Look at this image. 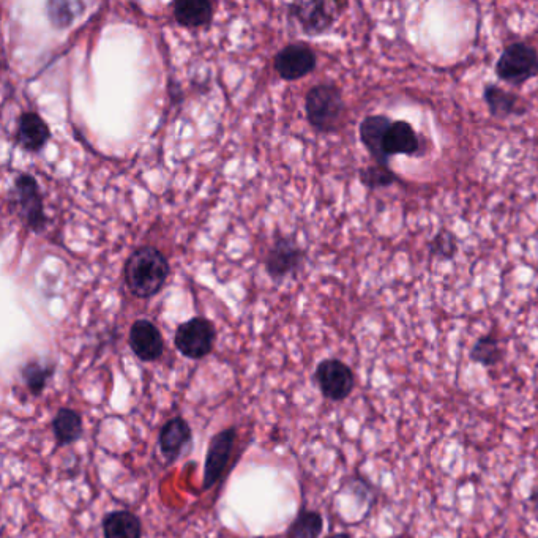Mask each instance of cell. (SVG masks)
Instances as JSON below:
<instances>
[{
    "label": "cell",
    "mask_w": 538,
    "mask_h": 538,
    "mask_svg": "<svg viewBox=\"0 0 538 538\" xmlns=\"http://www.w3.org/2000/svg\"><path fill=\"white\" fill-rule=\"evenodd\" d=\"M324 531V518L316 510H302L288 529V538H319Z\"/></svg>",
    "instance_id": "obj_21"
},
{
    "label": "cell",
    "mask_w": 538,
    "mask_h": 538,
    "mask_svg": "<svg viewBox=\"0 0 538 538\" xmlns=\"http://www.w3.org/2000/svg\"><path fill=\"white\" fill-rule=\"evenodd\" d=\"M15 204L19 217L23 218L24 226L32 232H42L46 228L45 204L42 191L35 177L27 172L19 174L15 180Z\"/></svg>",
    "instance_id": "obj_5"
},
{
    "label": "cell",
    "mask_w": 538,
    "mask_h": 538,
    "mask_svg": "<svg viewBox=\"0 0 538 538\" xmlns=\"http://www.w3.org/2000/svg\"><path fill=\"white\" fill-rule=\"evenodd\" d=\"M56 367L51 363L29 362L21 370L24 385L34 397H40L45 392L49 379L53 378Z\"/></svg>",
    "instance_id": "obj_20"
},
{
    "label": "cell",
    "mask_w": 538,
    "mask_h": 538,
    "mask_svg": "<svg viewBox=\"0 0 538 538\" xmlns=\"http://www.w3.org/2000/svg\"><path fill=\"white\" fill-rule=\"evenodd\" d=\"M497 78L510 86H524L538 75V51L527 43L516 42L502 51L496 64Z\"/></svg>",
    "instance_id": "obj_3"
},
{
    "label": "cell",
    "mask_w": 538,
    "mask_h": 538,
    "mask_svg": "<svg viewBox=\"0 0 538 538\" xmlns=\"http://www.w3.org/2000/svg\"><path fill=\"white\" fill-rule=\"evenodd\" d=\"M84 4L79 2H51L48 4L49 21L59 29L70 26L79 15V10H83Z\"/></svg>",
    "instance_id": "obj_24"
},
{
    "label": "cell",
    "mask_w": 538,
    "mask_h": 538,
    "mask_svg": "<svg viewBox=\"0 0 538 538\" xmlns=\"http://www.w3.org/2000/svg\"><path fill=\"white\" fill-rule=\"evenodd\" d=\"M346 4L314 0V2H294L289 5V13L308 35L324 34L335 24L340 16L341 8Z\"/></svg>",
    "instance_id": "obj_6"
},
{
    "label": "cell",
    "mask_w": 538,
    "mask_h": 538,
    "mask_svg": "<svg viewBox=\"0 0 538 538\" xmlns=\"http://www.w3.org/2000/svg\"><path fill=\"white\" fill-rule=\"evenodd\" d=\"M392 122L390 117L378 114V116L365 117L360 124V141L376 163H381V165H389V157L384 152V139Z\"/></svg>",
    "instance_id": "obj_13"
},
{
    "label": "cell",
    "mask_w": 538,
    "mask_h": 538,
    "mask_svg": "<svg viewBox=\"0 0 538 538\" xmlns=\"http://www.w3.org/2000/svg\"><path fill=\"white\" fill-rule=\"evenodd\" d=\"M305 113L314 130L335 133L343 125L346 103L335 84H318L308 90L305 97Z\"/></svg>",
    "instance_id": "obj_2"
},
{
    "label": "cell",
    "mask_w": 538,
    "mask_h": 538,
    "mask_svg": "<svg viewBox=\"0 0 538 538\" xmlns=\"http://www.w3.org/2000/svg\"><path fill=\"white\" fill-rule=\"evenodd\" d=\"M172 8L174 18L182 27L201 29L212 23L213 5L207 0H179Z\"/></svg>",
    "instance_id": "obj_17"
},
{
    "label": "cell",
    "mask_w": 538,
    "mask_h": 538,
    "mask_svg": "<svg viewBox=\"0 0 538 538\" xmlns=\"http://www.w3.org/2000/svg\"><path fill=\"white\" fill-rule=\"evenodd\" d=\"M168 259L155 247H141L128 258L125 264V284L138 299L157 296L168 281Z\"/></svg>",
    "instance_id": "obj_1"
},
{
    "label": "cell",
    "mask_w": 538,
    "mask_h": 538,
    "mask_svg": "<svg viewBox=\"0 0 538 538\" xmlns=\"http://www.w3.org/2000/svg\"><path fill=\"white\" fill-rule=\"evenodd\" d=\"M471 360L480 363L483 367H494L502 360L501 343L493 335L479 338L471 351Z\"/></svg>",
    "instance_id": "obj_23"
},
{
    "label": "cell",
    "mask_w": 538,
    "mask_h": 538,
    "mask_svg": "<svg viewBox=\"0 0 538 538\" xmlns=\"http://www.w3.org/2000/svg\"><path fill=\"white\" fill-rule=\"evenodd\" d=\"M326 538H352L351 535L346 534V532H338V534L329 535Z\"/></svg>",
    "instance_id": "obj_26"
},
{
    "label": "cell",
    "mask_w": 538,
    "mask_h": 538,
    "mask_svg": "<svg viewBox=\"0 0 538 538\" xmlns=\"http://www.w3.org/2000/svg\"><path fill=\"white\" fill-rule=\"evenodd\" d=\"M128 343H130L131 351L135 352L141 362H155L165 352L163 335L149 319H138L131 326Z\"/></svg>",
    "instance_id": "obj_10"
},
{
    "label": "cell",
    "mask_w": 538,
    "mask_h": 538,
    "mask_svg": "<svg viewBox=\"0 0 538 538\" xmlns=\"http://www.w3.org/2000/svg\"><path fill=\"white\" fill-rule=\"evenodd\" d=\"M236 439L237 430L234 426L220 431L210 439L209 447H207L206 464H204V480H202L204 491H209L210 488H213L223 479L229 460H231L232 452H234Z\"/></svg>",
    "instance_id": "obj_7"
},
{
    "label": "cell",
    "mask_w": 538,
    "mask_h": 538,
    "mask_svg": "<svg viewBox=\"0 0 538 538\" xmlns=\"http://www.w3.org/2000/svg\"><path fill=\"white\" fill-rule=\"evenodd\" d=\"M314 379L318 382L322 395L332 401L346 400L355 387L351 368L338 359L322 360L314 371Z\"/></svg>",
    "instance_id": "obj_8"
},
{
    "label": "cell",
    "mask_w": 538,
    "mask_h": 538,
    "mask_svg": "<svg viewBox=\"0 0 538 538\" xmlns=\"http://www.w3.org/2000/svg\"><path fill=\"white\" fill-rule=\"evenodd\" d=\"M103 535L105 538H141V520L128 510L109 513L103 520Z\"/></svg>",
    "instance_id": "obj_19"
},
{
    "label": "cell",
    "mask_w": 538,
    "mask_h": 538,
    "mask_svg": "<svg viewBox=\"0 0 538 538\" xmlns=\"http://www.w3.org/2000/svg\"><path fill=\"white\" fill-rule=\"evenodd\" d=\"M420 150V139L417 131L414 130L406 120L392 122L384 139V152L387 157L393 155H412Z\"/></svg>",
    "instance_id": "obj_16"
},
{
    "label": "cell",
    "mask_w": 538,
    "mask_h": 538,
    "mask_svg": "<svg viewBox=\"0 0 538 538\" xmlns=\"http://www.w3.org/2000/svg\"><path fill=\"white\" fill-rule=\"evenodd\" d=\"M359 179L363 187L370 188V190L392 187L398 182V176L390 169V166L381 165V163L360 169Z\"/></svg>",
    "instance_id": "obj_22"
},
{
    "label": "cell",
    "mask_w": 538,
    "mask_h": 538,
    "mask_svg": "<svg viewBox=\"0 0 538 538\" xmlns=\"http://www.w3.org/2000/svg\"><path fill=\"white\" fill-rule=\"evenodd\" d=\"M217 330L209 319L193 318L180 324L174 344L180 354L191 360H201L213 351Z\"/></svg>",
    "instance_id": "obj_4"
},
{
    "label": "cell",
    "mask_w": 538,
    "mask_h": 538,
    "mask_svg": "<svg viewBox=\"0 0 538 538\" xmlns=\"http://www.w3.org/2000/svg\"><path fill=\"white\" fill-rule=\"evenodd\" d=\"M431 253L439 259H452L458 253V239L449 229H441L430 245Z\"/></svg>",
    "instance_id": "obj_25"
},
{
    "label": "cell",
    "mask_w": 538,
    "mask_h": 538,
    "mask_svg": "<svg viewBox=\"0 0 538 538\" xmlns=\"http://www.w3.org/2000/svg\"><path fill=\"white\" fill-rule=\"evenodd\" d=\"M486 106L490 114L496 119H509L512 116L526 114V100L515 94L512 90L502 89L496 84H488L483 90Z\"/></svg>",
    "instance_id": "obj_15"
},
{
    "label": "cell",
    "mask_w": 538,
    "mask_h": 538,
    "mask_svg": "<svg viewBox=\"0 0 538 538\" xmlns=\"http://www.w3.org/2000/svg\"><path fill=\"white\" fill-rule=\"evenodd\" d=\"M316 54L305 43H294L278 51L273 64L278 76L284 81H297L310 75L316 68Z\"/></svg>",
    "instance_id": "obj_9"
},
{
    "label": "cell",
    "mask_w": 538,
    "mask_h": 538,
    "mask_svg": "<svg viewBox=\"0 0 538 538\" xmlns=\"http://www.w3.org/2000/svg\"><path fill=\"white\" fill-rule=\"evenodd\" d=\"M51 139V130L42 116L32 111L21 114L16 128L15 141L27 152H40Z\"/></svg>",
    "instance_id": "obj_12"
},
{
    "label": "cell",
    "mask_w": 538,
    "mask_h": 538,
    "mask_svg": "<svg viewBox=\"0 0 538 538\" xmlns=\"http://www.w3.org/2000/svg\"><path fill=\"white\" fill-rule=\"evenodd\" d=\"M303 258H305V253L294 240H275L273 247L267 253V273L273 280H283L302 267Z\"/></svg>",
    "instance_id": "obj_11"
},
{
    "label": "cell",
    "mask_w": 538,
    "mask_h": 538,
    "mask_svg": "<svg viewBox=\"0 0 538 538\" xmlns=\"http://www.w3.org/2000/svg\"><path fill=\"white\" fill-rule=\"evenodd\" d=\"M51 426H53L54 438L59 447L75 444L83 436V417L75 409H59Z\"/></svg>",
    "instance_id": "obj_18"
},
{
    "label": "cell",
    "mask_w": 538,
    "mask_h": 538,
    "mask_svg": "<svg viewBox=\"0 0 538 538\" xmlns=\"http://www.w3.org/2000/svg\"><path fill=\"white\" fill-rule=\"evenodd\" d=\"M191 438L193 436H191V428L187 420L179 415L172 417L160 431L158 444H160L161 455L165 456L168 463L176 461L184 453L185 447L190 444Z\"/></svg>",
    "instance_id": "obj_14"
}]
</instances>
